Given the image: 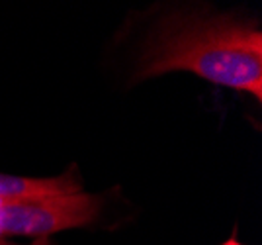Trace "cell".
<instances>
[{
  "label": "cell",
  "mask_w": 262,
  "mask_h": 245,
  "mask_svg": "<svg viewBox=\"0 0 262 245\" xmlns=\"http://www.w3.org/2000/svg\"><path fill=\"white\" fill-rule=\"evenodd\" d=\"M172 71H188L262 100L260 30L233 18H168L145 45L135 67V80Z\"/></svg>",
  "instance_id": "obj_1"
},
{
  "label": "cell",
  "mask_w": 262,
  "mask_h": 245,
  "mask_svg": "<svg viewBox=\"0 0 262 245\" xmlns=\"http://www.w3.org/2000/svg\"><path fill=\"white\" fill-rule=\"evenodd\" d=\"M100 200L88 192L35 196L0 202V234L47 237L57 232L84 228L96 220Z\"/></svg>",
  "instance_id": "obj_2"
},
{
  "label": "cell",
  "mask_w": 262,
  "mask_h": 245,
  "mask_svg": "<svg viewBox=\"0 0 262 245\" xmlns=\"http://www.w3.org/2000/svg\"><path fill=\"white\" fill-rule=\"evenodd\" d=\"M80 190V182L75 177H18L0 173V202L24 200L35 196H53V194H73Z\"/></svg>",
  "instance_id": "obj_3"
},
{
  "label": "cell",
  "mask_w": 262,
  "mask_h": 245,
  "mask_svg": "<svg viewBox=\"0 0 262 245\" xmlns=\"http://www.w3.org/2000/svg\"><path fill=\"white\" fill-rule=\"evenodd\" d=\"M0 245H18V243H10V241H4V239H0ZM30 245H51L47 241V237H39V239H35L33 243Z\"/></svg>",
  "instance_id": "obj_4"
},
{
  "label": "cell",
  "mask_w": 262,
  "mask_h": 245,
  "mask_svg": "<svg viewBox=\"0 0 262 245\" xmlns=\"http://www.w3.org/2000/svg\"><path fill=\"white\" fill-rule=\"evenodd\" d=\"M221 245H243L239 241V239H237V237H235V235H233V237H229V239H227V241H225V243H221Z\"/></svg>",
  "instance_id": "obj_5"
}]
</instances>
